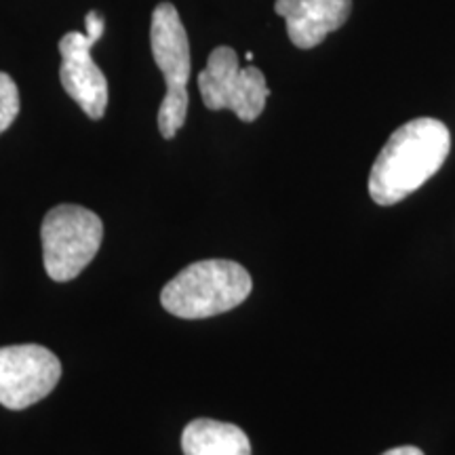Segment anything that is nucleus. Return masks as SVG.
I'll list each match as a JSON object with an SVG mask.
<instances>
[{
    "mask_svg": "<svg viewBox=\"0 0 455 455\" xmlns=\"http://www.w3.org/2000/svg\"><path fill=\"white\" fill-rule=\"evenodd\" d=\"M451 150L449 129L436 118H413L386 141L369 173V196L382 207L401 203L439 173Z\"/></svg>",
    "mask_w": 455,
    "mask_h": 455,
    "instance_id": "obj_1",
    "label": "nucleus"
},
{
    "mask_svg": "<svg viewBox=\"0 0 455 455\" xmlns=\"http://www.w3.org/2000/svg\"><path fill=\"white\" fill-rule=\"evenodd\" d=\"M251 289V275L241 264L232 259H203L164 284L161 304L169 315L195 321L236 308Z\"/></svg>",
    "mask_w": 455,
    "mask_h": 455,
    "instance_id": "obj_2",
    "label": "nucleus"
},
{
    "mask_svg": "<svg viewBox=\"0 0 455 455\" xmlns=\"http://www.w3.org/2000/svg\"><path fill=\"white\" fill-rule=\"evenodd\" d=\"M150 47L167 93L158 108V129L164 140H173L188 116V78H190V43L178 9L171 3L156 4L152 13Z\"/></svg>",
    "mask_w": 455,
    "mask_h": 455,
    "instance_id": "obj_3",
    "label": "nucleus"
},
{
    "mask_svg": "<svg viewBox=\"0 0 455 455\" xmlns=\"http://www.w3.org/2000/svg\"><path fill=\"white\" fill-rule=\"evenodd\" d=\"M104 238L100 215L81 204H57L44 215L41 228L43 261L57 283L76 278L93 261Z\"/></svg>",
    "mask_w": 455,
    "mask_h": 455,
    "instance_id": "obj_4",
    "label": "nucleus"
},
{
    "mask_svg": "<svg viewBox=\"0 0 455 455\" xmlns=\"http://www.w3.org/2000/svg\"><path fill=\"white\" fill-rule=\"evenodd\" d=\"M198 91L209 110H232L243 123L258 121L270 89L259 68L241 66L235 49L215 47L198 74Z\"/></svg>",
    "mask_w": 455,
    "mask_h": 455,
    "instance_id": "obj_5",
    "label": "nucleus"
},
{
    "mask_svg": "<svg viewBox=\"0 0 455 455\" xmlns=\"http://www.w3.org/2000/svg\"><path fill=\"white\" fill-rule=\"evenodd\" d=\"M61 378V363L38 344L0 348V405L21 411L47 398Z\"/></svg>",
    "mask_w": 455,
    "mask_h": 455,
    "instance_id": "obj_6",
    "label": "nucleus"
},
{
    "mask_svg": "<svg viewBox=\"0 0 455 455\" xmlns=\"http://www.w3.org/2000/svg\"><path fill=\"white\" fill-rule=\"evenodd\" d=\"M95 43V38L83 32H68L60 41L61 87L91 121L104 118L108 108L106 74L91 57Z\"/></svg>",
    "mask_w": 455,
    "mask_h": 455,
    "instance_id": "obj_7",
    "label": "nucleus"
},
{
    "mask_svg": "<svg viewBox=\"0 0 455 455\" xmlns=\"http://www.w3.org/2000/svg\"><path fill=\"white\" fill-rule=\"evenodd\" d=\"M275 11L287 24L289 41L312 49L348 21L352 0H276Z\"/></svg>",
    "mask_w": 455,
    "mask_h": 455,
    "instance_id": "obj_8",
    "label": "nucleus"
},
{
    "mask_svg": "<svg viewBox=\"0 0 455 455\" xmlns=\"http://www.w3.org/2000/svg\"><path fill=\"white\" fill-rule=\"evenodd\" d=\"M184 455H251L249 436L235 424L195 419L181 432Z\"/></svg>",
    "mask_w": 455,
    "mask_h": 455,
    "instance_id": "obj_9",
    "label": "nucleus"
},
{
    "mask_svg": "<svg viewBox=\"0 0 455 455\" xmlns=\"http://www.w3.org/2000/svg\"><path fill=\"white\" fill-rule=\"evenodd\" d=\"M20 114V89L7 72H0V133L15 123Z\"/></svg>",
    "mask_w": 455,
    "mask_h": 455,
    "instance_id": "obj_10",
    "label": "nucleus"
},
{
    "mask_svg": "<svg viewBox=\"0 0 455 455\" xmlns=\"http://www.w3.org/2000/svg\"><path fill=\"white\" fill-rule=\"evenodd\" d=\"M84 28H87V36L100 41L104 36V15L100 11H89L87 17H84Z\"/></svg>",
    "mask_w": 455,
    "mask_h": 455,
    "instance_id": "obj_11",
    "label": "nucleus"
},
{
    "mask_svg": "<svg viewBox=\"0 0 455 455\" xmlns=\"http://www.w3.org/2000/svg\"><path fill=\"white\" fill-rule=\"evenodd\" d=\"M382 455H424L422 449L418 447H411V445H405V447H395L390 449V451H386Z\"/></svg>",
    "mask_w": 455,
    "mask_h": 455,
    "instance_id": "obj_12",
    "label": "nucleus"
}]
</instances>
